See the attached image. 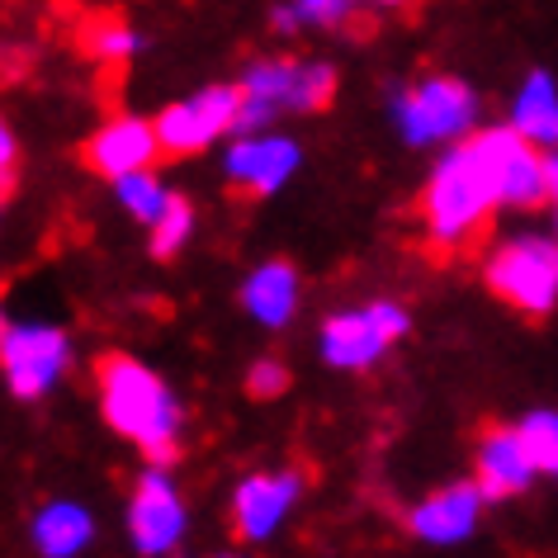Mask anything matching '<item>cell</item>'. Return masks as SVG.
I'll list each match as a JSON object with an SVG mask.
<instances>
[{
  "instance_id": "6da1fadb",
  "label": "cell",
  "mask_w": 558,
  "mask_h": 558,
  "mask_svg": "<svg viewBox=\"0 0 558 558\" xmlns=\"http://www.w3.org/2000/svg\"><path fill=\"white\" fill-rule=\"evenodd\" d=\"M497 214L501 194L478 133L436 151V161L422 180V194H416V222H422L426 246L440 251V256H459V251L483 242Z\"/></svg>"
},
{
  "instance_id": "7a4b0ae2",
  "label": "cell",
  "mask_w": 558,
  "mask_h": 558,
  "mask_svg": "<svg viewBox=\"0 0 558 558\" xmlns=\"http://www.w3.org/2000/svg\"><path fill=\"white\" fill-rule=\"evenodd\" d=\"M95 398L100 416L123 445H133L151 464H171L185 436V402L171 393L147 360L109 351L95 360Z\"/></svg>"
},
{
  "instance_id": "3957f363",
  "label": "cell",
  "mask_w": 558,
  "mask_h": 558,
  "mask_svg": "<svg viewBox=\"0 0 558 558\" xmlns=\"http://www.w3.org/2000/svg\"><path fill=\"white\" fill-rule=\"evenodd\" d=\"M483 95L454 72H426L388 90V123L412 151H445L483 129Z\"/></svg>"
},
{
  "instance_id": "277c9868",
  "label": "cell",
  "mask_w": 558,
  "mask_h": 558,
  "mask_svg": "<svg viewBox=\"0 0 558 558\" xmlns=\"http://www.w3.org/2000/svg\"><path fill=\"white\" fill-rule=\"evenodd\" d=\"M483 289L501 308L549 323L558 313V232L554 228H511L483 246L478 260Z\"/></svg>"
},
{
  "instance_id": "5b68a950",
  "label": "cell",
  "mask_w": 558,
  "mask_h": 558,
  "mask_svg": "<svg viewBox=\"0 0 558 558\" xmlns=\"http://www.w3.org/2000/svg\"><path fill=\"white\" fill-rule=\"evenodd\" d=\"M337 66L323 58H294V52H270V58H251L236 76L242 90V119L236 133L246 129H275L279 119L294 114H323L337 100Z\"/></svg>"
},
{
  "instance_id": "8992f818",
  "label": "cell",
  "mask_w": 558,
  "mask_h": 558,
  "mask_svg": "<svg viewBox=\"0 0 558 558\" xmlns=\"http://www.w3.org/2000/svg\"><path fill=\"white\" fill-rule=\"evenodd\" d=\"M412 313L398 299H365L355 308L323 317L317 327V355L337 374H369L408 341Z\"/></svg>"
},
{
  "instance_id": "52a82bcc",
  "label": "cell",
  "mask_w": 558,
  "mask_h": 558,
  "mask_svg": "<svg viewBox=\"0 0 558 558\" xmlns=\"http://www.w3.org/2000/svg\"><path fill=\"white\" fill-rule=\"evenodd\" d=\"M76 365L72 331L58 323H10L0 331V379L10 398L44 402Z\"/></svg>"
},
{
  "instance_id": "ba28073f",
  "label": "cell",
  "mask_w": 558,
  "mask_h": 558,
  "mask_svg": "<svg viewBox=\"0 0 558 558\" xmlns=\"http://www.w3.org/2000/svg\"><path fill=\"white\" fill-rule=\"evenodd\" d=\"M242 119V90L236 81H208V86L180 95L157 114V137L161 151L175 161L199 157V151L228 143Z\"/></svg>"
},
{
  "instance_id": "9c48e42d",
  "label": "cell",
  "mask_w": 558,
  "mask_h": 558,
  "mask_svg": "<svg viewBox=\"0 0 558 558\" xmlns=\"http://www.w3.org/2000/svg\"><path fill=\"white\" fill-rule=\"evenodd\" d=\"M123 525H129V544L143 558H166L190 539V501L180 493L171 464H151V459L143 464V473L133 478Z\"/></svg>"
},
{
  "instance_id": "30bf717a",
  "label": "cell",
  "mask_w": 558,
  "mask_h": 558,
  "mask_svg": "<svg viewBox=\"0 0 558 558\" xmlns=\"http://www.w3.org/2000/svg\"><path fill=\"white\" fill-rule=\"evenodd\" d=\"M478 143L493 161L497 175V194H501V214H539L549 208L554 194V175H549V151L535 147L530 137H521L507 119L501 123H483Z\"/></svg>"
},
{
  "instance_id": "8fae6325",
  "label": "cell",
  "mask_w": 558,
  "mask_h": 558,
  "mask_svg": "<svg viewBox=\"0 0 558 558\" xmlns=\"http://www.w3.org/2000/svg\"><path fill=\"white\" fill-rule=\"evenodd\" d=\"M303 171V143L279 129L232 133L222 147V180L242 199H270Z\"/></svg>"
},
{
  "instance_id": "7c38bea8",
  "label": "cell",
  "mask_w": 558,
  "mask_h": 558,
  "mask_svg": "<svg viewBox=\"0 0 558 558\" xmlns=\"http://www.w3.org/2000/svg\"><path fill=\"white\" fill-rule=\"evenodd\" d=\"M493 501L483 497V487L469 478H450L440 487H430L426 497H416L408 511H402V530L426 544V549H459L483 530V515Z\"/></svg>"
},
{
  "instance_id": "4fadbf2b",
  "label": "cell",
  "mask_w": 558,
  "mask_h": 558,
  "mask_svg": "<svg viewBox=\"0 0 558 558\" xmlns=\"http://www.w3.org/2000/svg\"><path fill=\"white\" fill-rule=\"evenodd\" d=\"M308 493V473L303 469H256L232 487V535L242 544H265L289 525Z\"/></svg>"
},
{
  "instance_id": "5bb4252c",
  "label": "cell",
  "mask_w": 558,
  "mask_h": 558,
  "mask_svg": "<svg viewBox=\"0 0 558 558\" xmlns=\"http://www.w3.org/2000/svg\"><path fill=\"white\" fill-rule=\"evenodd\" d=\"M473 483L483 487V497L493 501V507L521 501L535 493V483H544L535 454H530V445L515 422H497V426L478 430V440H473Z\"/></svg>"
},
{
  "instance_id": "9a60e30c",
  "label": "cell",
  "mask_w": 558,
  "mask_h": 558,
  "mask_svg": "<svg viewBox=\"0 0 558 558\" xmlns=\"http://www.w3.org/2000/svg\"><path fill=\"white\" fill-rule=\"evenodd\" d=\"M157 157H166L161 137H157V119H143V114L105 119L86 137V147H81L86 171H95L100 180H119L129 171H143V166H157Z\"/></svg>"
},
{
  "instance_id": "2e32d148",
  "label": "cell",
  "mask_w": 558,
  "mask_h": 558,
  "mask_svg": "<svg viewBox=\"0 0 558 558\" xmlns=\"http://www.w3.org/2000/svg\"><path fill=\"white\" fill-rule=\"evenodd\" d=\"M236 303L256 327L265 331H284L303 308V275L299 265L289 260H260L256 270H246L242 289H236Z\"/></svg>"
},
{
  "instance_id": "e0dca14e",
  "label": "cell",
  "mask_w": 558,
  "mask_h": 558,
  "mask_svg": "<svg viewBox=\"0 0 558 558\" xmlns=\"http://www.w3.org/2000/svg\"><path fill=\"white\" fill-rule=\"evenodd\" d=\"M501 119L521 137H530L535 147H544V151L558 147V76L549 66H530V72L515 81Z\"/></svg>"
},
{
  "instance_id": "ac0fdd59",
  "label": "cell",
  "mask_w": 558,
  "mask_h": 558,
  "mask_svg": "<svg viewBox=\"0 0 558 558\" xmlns=\"http://www.w3.org/2000/svg\"><path fill=\"white\" fill-rule=\"evenodd\" d=\"M95 535V511L76 497H52L29 515V549L44 558H81Z\"/></svg>"
},
{
  "instance_id": "d6986e66",
  "label": "cell",
  "mask_w": 558,
  "mask_h": 558,
  "mask_svg": "<svg viewBox=\"0 0 558 558\" xmlns=\"http://www.w3.org/2000/svg\"><path fill=\"white\" fill-rule=\"evenodd\" d=\"M194 228H199V208L185 190H171L161 204V214L147 222V251L151 260H175L180 251L194 242Z\"/></svg>"
},
{
  "instance_id": "ffe728a7",
  "label": "cell",
  "mask_w": 558,
  "mask_h": 558,
  "mask_svg": "<svg viewBox=\"0 0 558 558\" xmlns=\"http://www.w3.org/2000/svg\"><path fill=\"white\" fill-rule=\"evenodd\" d=\"M109 190H114V204L137 222V228H147V222L161 214L166 194H171V185L157 175V166H143V171H129V175L109 180Z\"/></svg>"
},
{
  "instance_id": "44dd1931",
  "label": "cell",
  "mask_w": 558,
  "mask_h": 558,
  "mask_svg": "<svg viewBox=\"0 0 558 558\" xmlns=\"http://www.w3.org/2000/svg\"><path fill=\"white\" fill-rule=\"evenodd\" d=\"M81 44H86V52L100 66H123V62H133L137 52H143V34H137L129 20L105 15V20H95L90 29L81 34Z\"/></svg>"
},
{
  "instance_id": "7402d4cb",
  "label": "cell",
  "mask_w": 558,
  "mask_h": 558,
  "mask_svg": "<svg viewBox=\"0 0 558 558\" xmlns=\"http://www.w3.org/2000/svg\"><path fill=\"white\" fill-rule=\"evenodd\" d=\"M515 426H521L530 454H535L539 478H549L558 487V408H530Z\"/></svg>"
},
{
  "instance_id": "603a6c76",
  "label": "cell",
  "mask_w": 558,
  "mask_h": 558,
  "mask_svg": "<svg viewBox=\"0 0 558 558\" xmlns=\"http://www.w3.org/2000/svg\"><path fill=\"white\" fill-rule=\"evenodd\" d=\"M294 15L303 20V34H331V29H351L360 20V10H369V0H289Z\"/></svg>"
},
{
  "instance_id": "cb8c5ba5",
  "label": "cell",
  "mask_w": 558,
  "mask_h": 558,
  "mask_svg": "<svg viewBox=\"0 0 558 558\" xmlns=\"http://www.w3.org/2000/svg\"><path fill=\"white\" fill-rule=\"evenodd\" d=\"M289 384H294V374H289V365L279 355H260L246 365V398H256V402L284 398Z\"/></svg>"
},
{
  "instance_id": "d4e9b609",
  "label": "cell",
  "mask_w": 558,
  "mask_h": 558,
  "mask_svg": "<svg viewBox=\"0 0 558 558\" xmlns=\"http://www.w3.org/2000/svg\"><path fill=\"white\" fill-rule=\"evenodd\" d=\"M15 180H20V133L15 123L0 114V199H10Z\"/></svg>"
},
{
  "instance_id": "484cf974",
  "label": "cell",
  "mask_w": 558,
  "mask_h": 558,
  "mask_svg": "<svg viewBox=\"0 0 558 558\" xmlns=\"http://www.w3.org/2000/svg\"><path fill=\"white\" fill-rule=\"evenodd\" d=\"M549 175H554V194H549V228L558 232V147L549 151Z\"/></svg>"
},
{
  "instance_id": "4316f807",
  "label": "cell",
  "mask_w": 558,
  "mask_h": 558,
  "mask_svg": "<svg viewBox=\"0 0 558 558\" xmlns=\"http://www.w3.org/2000/svg\"><path fill=\"white\" fill-rule=\"evenodd\" d=\"M374 10H416L422 5V0H369Z\"/></svg>"
},
{
  "instance_id": "83f0119b",
  "label": "cell",
  "mask_w": 558,
  "mask_h": 558,
  "mask_svg": "<svg viewBox=\"0 0 558 558\" xmlns=\"http://www.w3.org/2000/svg\"><path fill=\"white\" fill-rule=\"evenodd\" d=\"M10 327V317H5V303H0V331H5Z\"/></svg>"
},
{
  "instance_id": "f1b7e54d",
  "label": "cell",
  "mask_w": 558,
  "mask_h": 558,
  "mask_svg": "<svg viewBox=\"0 0 558 558\" xmlns=\"http://www.w3.org/2000/svg\"><path fill=\"white\" fill-rule=\"evenodd\" d=\"M0 214H5V199H0Z\"/></svg>"
}]
</instances>
